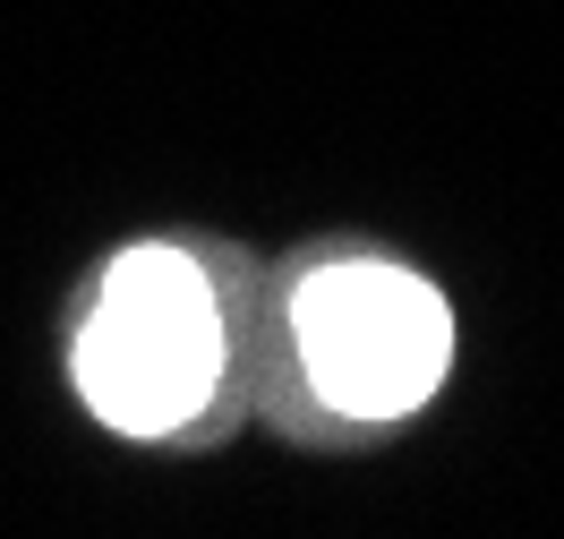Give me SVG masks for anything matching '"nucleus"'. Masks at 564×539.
<instances>
[{
    "label": "nucleus",
    "mask_w": 564,
    "mask_h": 539,
    "mask_svg": "<svg viewBox=\"0 0 564 539\" xmlns=\"http://www.w3.org/2000/svg\"><path fill=\"white\" fill-rule=\"evenodd\" d=\"M257 257L145 231L95 266L69 309V386L129 445H223L257 411Z\"/></svg>",
    "instance_id": "f257e3e1"
},
{
    "label": "nucleus",
    "mask_w": 564,
    "mask_h": 539,
    "mask_svg": "<svg viewBox=\"0 0 564 539\" xmlns=\"http://www.w3.org/2000/svg\"><path fill=\"white\" fill-rule=\"evenodd\" d=\"M454 368V309L420 266L359 240H317L257 274V411L300 445H351L436 402Z\"/></svg>",
    "instance_id": "f03ea898"
}]
</instances>
